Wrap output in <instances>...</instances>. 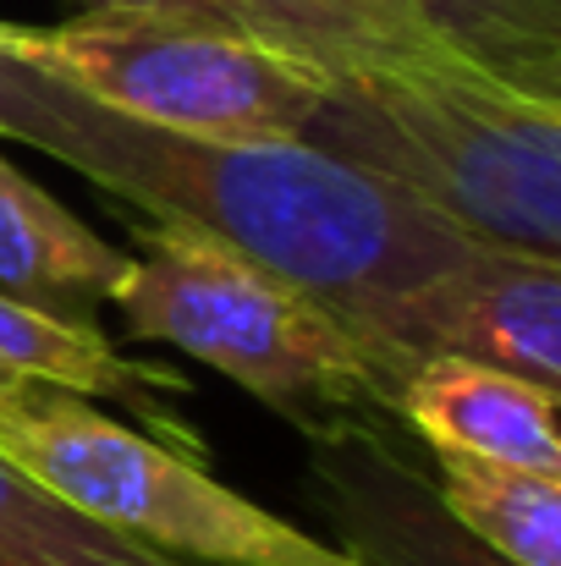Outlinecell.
Segmentation results:
<instances>
[{
    "mask_svg": "<svg viewBox=\"0 0 561 566\" xmlns=\"http://www.w3.org/2000/svg\"><path fill=\"white\" fill-rule=\"evenodd\" d=\"M303 144L479 242L561 259V99L474 61L435 28L325 66Z\"/></svg>",
    "mask_w": 561,
    "mask_h": 566,
    "instance_id": "2",
    "label": "cell"
},
{
    "mask_svg": "<svg viewBox=\"0 0 561 566\" xmlns=\"http://www.w3.org/2000/svg\"><path fill=\"white\" fill-rule=\"evenodd\" d=\"M122 270L127 253L116 242L89 231L0 155V292L61 319H89L111 303Z\"/></svg>",
    "mask_w": 561,
    "mask_h": 566,
    "instance_id": "9",
    "label": "cell"
},
{
    "mask_svg": "<svg viewBox=\"0 0 561 566\" xmlns=\"http://www.w3.org/2000/svg\"><path fill=\"white\" fill-rule=\"evenodd\" d=\"M6 385H17V375H0V390H6Z\"/></svg>",
    "mask_w": 561,
    "mask_h": 566,
    "instance_id": "16",
    "label": "cell"
},
{
    "mask_svg": "<svg viewBox=\"0 0 561 566\" xmlns=\"http://www.w3.org/2000/svg\"><path fill=\"white\" fill-rule=\"evenodd\" d=\"M89 6L160 11V17H183L204 28L248 33L314 61L320 72L429 28L418 6H370V0H89Z\"/></svg>",
    "mask_w": 561,
    "mask_h": 566,
    "instance_id": "11",
    "label": "cell"
},
{
    "mask_svg": "<svg viewBox=\"0 0 561 566\" xmlns=\"http://www.w3.org/2000/svg\"><path fill=\"white\" fill-rule=\"evenodd\" d=\"M385 412L402 418L429 451H463L561 479L557 390L512 369L451 353L407 358L391 379Z\"/></svg>",
    "mask_w": 561,
    "mask_h": 566,
    "instance_id": "8",
    "label": "cell"
},
{
    "mask_svg": "<svg viewBox=\"0 0 561 566\" xmlns=\"http://www.w3.org/2000/svg\"><path fill=\"white\" fill-rule=\"evenodd\" d=\"M111 303L138 342L209 364L303 434L374 418L391 401V364L331 297L183 220L133 226Z\"/></svg>",
    "mask_w": 561,
    "mask_h": 566,
    "instance_id": "3",
    "label": "cell"
},
{
    "mask_svg": "<svg viewBox=\"0 0 561 566\" xmlns=\"http://www.w3.org/2000/svg\"><path fill=\"white\" fill-rule=\"evenodd\" d=\"M0 566H193L133 545L0 457Z\"/></svg>",
    "mask_w": 561,
    "mask_h": 566,
    "instance_id": "13",
    "label": "cell"
},
{
    "mask_svg": "<svg viewBox=\"0 0 561 566\" xmlns=\"http://www.w3.org/2000/svg\"><path fill=\"white\" fill-rule=\"evenodd\" d=\"M370 6H413V0H370Z\"/></svg>",
    "mask_w": 561,
    "mask_h": 566,
    "instance_id": "15",
    "label": "cell"
},
{
    "mask_svg": "<svg viewBox=\"0 0 561 566\" xmlns=\"http://www.w3.org/2000/svg\"><path fill=\"white\" fill-rule=\"evenodd\" d=\"M474 61L561 99V0H413Z\"/></svg>",
    "mask_w": 561,
    "mask_h": 566,
    "instance_id": "14",
    "label": "cell"
},
{
    "mask_svg": "<svg viewBox=\"0 0 561 566\" xmlns=\"http://www.w3.org/2000/svg\"><path fill=\"white\" fill-rule=\"evenodd\" d=\"M0 375L44 379V385H61L77 396H111L127 412L160 423L172 446L204 457L198 434H187L183 418L166 412L187 390L183 379L172 369H155V364L116 353L89 319H61V314H44V308L0 292Z\"/></svg>",
    "mask_w": 561,
    "mask_h": 566,
    "instance_id": "10",
    "label": "cell"
},
{
    "mask_svg": "<svg viewBox=\"0 0 561 566\" xmlns=\"http://www.w3.org/2000/svg\"><path fill=\"white\" fill-rule=\"evenodd\" d=\"M0 457L100 528L193 566H353V556L226 490L204 457L149 440L89 396L17 379L0 390Z\"/></svg>",
    "mask_w": 561,
    "mask_h": 566,
    "instance_id": "4",
    "label": "cell"
},
{
    "mask_svg": "<svg viewBox=\"0 0 561 566\" xmlns=\"http://www.w3.org/2000/svg\"><path fill=\"white\" fill-rule=\"evenodd\" d=\"M342 314L391 364V379L407 358L451 353L551 390L561 385V259L479 242L457 264Z\"/></svg>",
    "mask_w": 561,
    "mask_h": 566,
    "instance_id": "6",
    "label": "cell"
},
{
    "mask_svg": "<svg viewBox=\"0 0 561 566\" xmlns=\"http://www.w3.org/2000/svg\"><path fill=\"white\" fill-rule=\"evenodd\" d=\"M451 517L512 566H561V479L463 451H429Z\"/></svg>",
    "mask_w": 561,
    "mask_h": 566,
    "instance_id": "12",
    "label": "cell"
},
{
    "mask_svg": "<svg viewBox=\"0 0 561 566\" xmlns=\"http://www.w3.org/2000/svg\"><path fill=\"white\" fill-rule=\"evenodd\" d=\"M17 44L105 111L193 138L303 144L325 99L314 61L160 11L89 6L61 28H17Z\"/></svg>",
    "mask_w": 561,
    "mask_h": 566,
    "instance_id": "5",
    "label": "cell"
},
{
    "mask_svg": "<svg viewBox=\"0 0 561 566\" xmlns=\"http://www.w3.org/2000/svg\"><path fill=\"white\" fill-rule=\"evenodd\" d=\"M309 473L353 566H512L451 517L435 479L374 418L309 434Z\"/></svg>",
    "mask_w": 561,
    "mask_h": 566,
    "instance_id": "7",
    "label": "cell"
},
{
    "mask_svg": "<svg viewBox=\"0 0 561 566\" xmlns=\"http://www.w3.org/2000/svg\"><path fill=\"white\" fill-rule=\"evenodd\" d=\"M0 138L55 155L105 192L149 209V220H183L242 248L336 308L424 281L479 248V237L446 226L418 198L309 144L193 138L105 111L39 66L6 22Z\"/></svg>",
    "mask_w": 561,
    "mask_h": 566,
    "instance_id": "1",
    "label": "cell"
}]
</instances>
